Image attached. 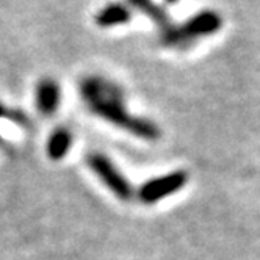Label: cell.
Wrapping results in <instances>:
<instances>
[{
	"label": "cell",
	"mask_w": 260,
	"mask_h": 260,
	"mask_svg": "<svg viewBox=\"0 0 260 260\" xmlns=\"http://www.w3.org/2000/svg\"><path fill=\"white\" fill-rule=\"evenodd\" d=\"M80 98L85 105L104 121L121 127L125 132L144 140L160 138V128L152 121L130 115L121 88L101 76H88L80 80Z\"/></svg>",
	"instance_id": "6da1fadb"
},
{
	"label": "cell",
	"mask_w": 260,
	"mask_h": 260,
	"mask_svg": "<svg viewBox=\"0 0 260 260\" xmlns=\"http://www.w3.org/2000/svg\"><path fill=\"white\" fill-rule=\"evenodd\" d=\"M221 16L215 11H201L191 16L179 27H166L161 30V43L170 47H185L202 36L213 35L221 28Z\"/></svg>",
	"instance_id": "7a4b0ae2"
},
{
	"label": "cell",
	"mask_w": 260,
	"mask_h": 260,
	"mask_svg": "<svg viewBox=\"0 0 260 260\" xmlns=\"http://www.w3.org/2000/svg\"><path fill=\"white\" fill-rule=\"evenodd\" d=\"M88 166L94 173L105 187L116 198L128 201L134 196V188L127 177L118 170V166L107 155L101 152H92L88 155Z\"/></svg>",
	"instance_id": "3957f363"
},
{
	"label": "cell",
	"mask_w": 260,
	"mask_h": 260,
	"mask_svg": "<svg viewBox=\"0 0 260 260\" xmlns=\"http://www.w3.org/2000/svg\"><path fill=\"white\" fill-rule=\"evenodd\" d=\"M188 182V174L185 171H173L160 177H154L147 180L138 191L140 199L144 204H154L157 201H161L174 193H177L180 188H183Z\"/></svg>",
	"instance_id": "277c9868"
},
{
	"label": "cell",
	"mask_w": 260,
	"mask_h": 260,
	"mask_svg": "<svg viewBox=\"0 0 260 260\" xmlns=\"http://www.w3.org/2000/svg\"><path fill=\"white\" fill-rule=\"evenodd\" d=\"M35 102L43 116H52L61 104V88L58 82H55L50 77L41 79L40 83L36 85Z\"/></svg>",
	"instance_id": "5b68a950"
},
{
	"label": "cell",
	"mask_w": 260,
	"mask_h": 260,
	"mask_svg": "<svg viewBox=\"0 0 260 260\" xmlns=\"http://www.w3.org/2000/svg\"><path fill=\"white\" fill-rule=\"evenodd\" d=\"M72 147V134L66 127H58L50 134L46 146V152L50 160H63Z\"/></svg>",
	"instance_id": "8992f818"
},
{
	"label": "cell",
	"mask_w": 260,
	"mask_h": 260,
	"mask_svg": "<svg viewBox=\"0 0 260 260\" xmlns=\"http://www.w3.org/2000/svg\"><path fill=\"white\" fill-rule=\"evenodd\" d=\"M130 19H132V13H130V8L124 4H110L104 7L94 17L96 24L104 28L127 24Z\"/></svg>",
	"instance_id": "52a82bcc"
},
{
	"label": "cell",
	"mask_w": 260,
	"mask_h": 260,
	"mask_svg": "<svg viewBox=\"0 0 260 260\" xmlns=\"http://www.w3.org/2000/svg\"><path fill=\"white\" fill-rule=\"evenodd\" d=\"M130 7H134L135 10L144 13L149 19H152L155 24H158L163 28L170 27V19H168V14L165 13V10L161 7H158L154 0H127Z\"/></svg>",
	"instance_id": "ba28073f"
},
{
	"label": "cell",
	"mask_w": 260,
	"mask_h": 260,
	"mask_svg": "<svg viewBox=\"0 0 260 260\" xmlns=\"http://www.w3.org/2000/svg\"><path fill=\"white\" fill-rule=\"evenodd\" d=\"M5 115V108L2 107V105H0V118H2Z\"/></svg>",
	"instance_id": "9c48e42d"
},
{
	"label": "cell",
	"mask_w": 260,
	"mask_h": 260,
	"mask_svg": "<svg viewBox=\"0 0 260 260\" xmlns=\"http://www.w3.org/2000/svg\"><path fill=\"white\" fill-rule=\"evenodd\" d=\"M166 2H170V4H176L177 0H166Z\"/></svg>",
	"instance_id": "30bf717a"
}]
</instances>
